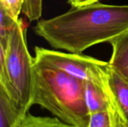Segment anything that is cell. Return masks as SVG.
Returning a JSON list of instances; mask_svg holds the SVG:
<instances>
[{"instance_id": "obj_1", "label": "cell", "mask_w": 128, "mask_h": 127, "mask_svg": "<svg viewBox=\"0 0 128 127\" xmlns=\"http://www.w3.org/2000/svg\"><path fill=\"white\" fill-rule=\"evenodd\" d=\"M33 30L52 48L82 53L110 43L128 31V4L99 1L72 7L56 16L38 20Z\"/></svg>"}, {"instance_id": "obj_2", "label": "cell", "mask_w": 128, "mask_h": 127, "mask_svg": "<svg viewBox=\"0 0 128 127\" xmlns=\"http://www.w3.org/2000/svg\"><path fill=\"white\" fill-rule=\"evenodd\" d=\"M33 104L39 105L66 124L76 127L88 125L85 82L35 60Z\"/></svg>"}, {"instance_id": "obj_3", "label": "cell", "mask_w": 128, "mask_h": 127, "mask_svg": "<svg viewBox=\"0 0 128 127\" xmlns=\"http://www.w3.org/2000/svg\"><path fill=\"white\" fill-rule=\"evenodd\" d=\"M26 27L19 19L4 49L0 48V91L21 118L33 104L34 62L26 43Z\"/></svg>"}, {"instance_id": "obj_4", "label": "cell", "mask_w": 128, "mask_h": 127, "mask_svg": "<svg viewBox=\"0 0 128 127\" xmlns=\"http://www.w3.org/2000/svg\"><path fill=\"white\" fill-rule=\"evenodd\" d=\"M34 60L59 69L84 82H91L101 88L107 100L112 98L109 82L110 64L81 53H65L44 47L34 48Z\"/></svg>"}, {"instance_id": "obj_5", "label": "cell", "mask_w": 128, "mask_h": 127, "mask_svg": "<svg viewBox=\"0 0 128 127\" xmlns=\"http://www.w3.org/2000/svg\"><path fill=\"white\" fill-rule=\"evenodd\" d=\"M110 43L112 48L110 67L128 81V31Z\"/></svg>"}, {"instance_id": "obj_6", "label": "cell", "mask_w": 128, "mask_h": 127, "mask_svg": "<svg viewBox=\"0 0 128 127\" xmlns=\"http://www.w3.org/2000/svg\"><path fill=\"white\" fill-rule=\"evenodd\" d=\"M109 82L114 103L128 127V81L110 67Z\"/></svg>"}, {"instance_id": "obj_7", "label": "cell", "mask_w": 128, "mask_h": 127, "mask_svg": "<svg viewBox=\"0 0 128 127\" xmlns=\"http://www.w3.org/2000/svg\"><path fill=\"white\" fill-rule=\"evenodd\" d=\"M86 103L90 114L108 109V100L104 90L91 82H85Z\"/></svg>"}, {"instance_id": "obj_8", "label": "cell", "mask_w": 128, "mask_h": 127, "mask_svg": "<svg viewBox=\"0 0 128 127\" xmlns=\"http://www.w3.org/2000/svg\"><path fill=\"white\" fill-rule=\"evenodd\" d=\"M22 118L6 96L0 91V127H18Z\"/></svg>"}, {"instance_id": "obj_9", "label": "cell", "mask_w": 128, "mask_h": 127, "mask_svg": "<svg viewBox=\"0 0 128 127\" xmlns=\"http://www.w3.org/2000/svg\"><path fill=\"white\" fill-rule=\"evenodd\" d=\"M18 127H76L66 124L57 118L35 116L26 114L19 122Z\"/></svg>"}, {"instance_id": "obj_10", "label": "cell", "mask_w": 128, "mask_h": 127, "mask_svg": "<svg viewBox=\"0 0 128 127\" xmlns=\"http://www.w3.org/2000/svg\"><path fill=\"white\" fill-rule=\"evenodd\" d=\"M87 127H117L108 109L90 114Z\"/></svg>"}, {"instance_id": "obj_11", "label": "cell", "mask_w": 128, "mask_h": 127, "mask_svg": "<svg viewBox=\"0 0 128 127\" xmlns=\"http://www.w3.org/2000/svg\"><path fill=\"white\" fill-rule=\"evenodd\" d=\"M43 0H25L22 13L30 21L39 20L42 15Z\"/></svg>"}, {"instance_id": "obj_12", "label": "cell", "mask_w": 128, "mask_h": 127, "mask_svg": "<svg viewBox=\"0 0 128 127\" xmlns=\"http://www.w3.org/2000/svg\"><path fill=\"white\" fill-rule=\"evenodd\" d=\"M25 0H0L2 7L15 21L19 19V16L22 11Z\"/></svg>"}, {"instance_id": "obj_13", "label": "cell", "mask_w": 128, "mask_h": 127, "mask_svg": "<svg viewBox=\"0 0 128 127\" xmlns=\"http://www.w3.org/2000/svg\"><path fill=\"white\" fill-rule=\"evenodd\" d=\"M99 0H68V3L71 6H80V5H84L93 2L98 1Z\"/></svg>"}]
</instances>
